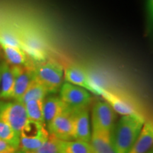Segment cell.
<instances>
[{
  "instance_id": "cell-1",
  "label": "cell",
  "mask_w": 153,
  "mask_h": 153,
  "mask_svg": "<svg viewBox=\"0 0 153 153\" xmlns=\"http://www.w3.org/2000/svg\"><path fill=\"white\" fill-rule=\"evenodd\" d=\"M144 123V118L140 114L122 116L111 131L116 153L129 152Z\"/></svg>"
},
{
  "instance_id": "cell-2",
  "label": "cell",
  "mask_w": 153,
  "mask_h": 153,
  "mask_svg": "<svg viewBox=\"0 0 153 153\" xmlns=\"http://www.w3.org/2000/svg\"><path fill=\"white\" fill-rule=\"evenodd\" d=\"M34 76L49 94H55L60 90L63 83L64 70L56 61L46 59L34 67Z\"/></svg>"
},
{
  "instance_id": "cell-3",
  "label": "cell",
  "mask_w": 153,
  "mask_h": 153,
  "mask_svg": "<svg viewBox=\"0 0 153 153\" xmlns=\"http://www.w3.org/2000/svg\"><path fill=\"white\" fill-rule=\"evenodd\" d=\"M48 135L45 123L28 119L20 132L19 147L24 152H33L46 140Z\"/></svg>"
},
{
  "instance_id": "cell-4",
  "label": "cell",
  "mask_w": 153,
  "mask_h": 153,
  "mask_svg": "<svg viewBox=\"0 0 153 153\" xmlns=\"http://www.w3.org/2000/svg\"><path fill=\"white\" fill-rule=\"evenodd\" d=\"M28 120L24 104L19 101H0V120L10 126L20 136L22 128Z\"/></svg>"
},
{
  "instance_id": "cell-5",
  "label": "cell",
  "mask_w": 153,
  "mask_h": 153,
  "mask_svg": "<svg viewBox=\"0 0 153 153\" xmlns=\"http://www.w3.org/2000/svg\"><path fill=\"white\" fill-rule=\"evenodd\" d=\"M60 98L72 110L86 108L91 101L89 91L69 82L62 83L60 89Z\"/></svg>"
},
{
  "instance_id": "cell-6",
  "label": "cell",
  "mask_w": 153,
  "mask_h": 153,
  "mask_svg": "<svg viewBox=\"0 0 153 153\" xmlns=\"http://www.w3.org/2000/svg\"><path fill=\"white\" fill-rule=\"evenodd\" d=\"M48 124V131L62 140H74L73 110L68 108Z\"/></svg>"
},
{
  "instance_id": "cell-7",
  "label": "cell",
  "mask_w": 153,
  "mask_h": 153,
  "mask_svg": "<svg viewBox=\"0 0 153 153\" xmlns=\"http://www.w3.org/2000/svg\"><path fill=\"white\" fill-rule=\"evenodd\" d=\"M116 114L106 101L96 102L91 110L92 128L112 131L116 124Z\"/></svg>"
},
{
  "instance_id": "cell-8",
  "label": "cell",
  "mask_w": 153,
  "mask_h": 153,
  "mask_svg": "<svg viewBox=\"0 0 153 153\" xmlns=\"http://www.w3.org/2000/svg\"><path fill=\"white\" fill-rule=\"evenodd\" d=\"M64 79L67 82L81 87L95 94H100L101 87L93 85L87 72L77 65H70L65 69Z\"/></svg>"
},
{
  "instance_id": "cell-9",
  "label": "cell",
  "mask_w": 153,
  "mask_h": 153,
  "mask_svg": "<svg viewBox=\"0 0 153 153\" xmlns=\"http://www.w3.org/2000/svg\"><path fill=\"white\" fill-rule=\"evenodd\" d=\"M14 75V94L13 99L19 101L34 78V67L11 65Z\"/></svg>"
},
{
  "instance_id": "cell-10",
  "label": "cell",
  "mask_w": 153,
  "mask_h": 153,
  "mask_svg": "<svg viewBox=\"0 0 153 153\" xmlns=\"http://www.w3.org/2000/svg\"><path fill=\"white\" fill-rule=\"evenodd\" d=\"M73 128L74 140L89 143L91 131L87 107L73 110Z\"/></svg>"
},
{
  "instance_id": "cell-11",
  "label": "cell",
  "mask_w": 153,
  "mask_h": 153,
  "mask_svg": "<svg viewBox=\"0 0 153 153\" xmlns=\"http://www.w3.org/2000/svg\"><path fill=\"white\" fill-rule=\"evenodd\" d=\"M89 143L94 153H116L111 131L92 128Z\"/></svg>"
},
{
  "instance_id": "cell-12",
  "label": "cell",
  "mask_w": 153,
  "mask_h": 153,
  "mask_svg": "<svg viewBox=\"0 0 153 153\" xmlns=\"http://www.w3.org/2000/svg\"><path fill=\"white\" fill-rule=\"evenodd\" d=\"M99 94L102 96L103 98L110 105L116 114L122 115V116L140 114L131 104V103L128 102L127 101L123 99L122 97H119L116 94L107 91L101 87Z\"/></svg>"
},
{
  "instance_id": "cell-13",
  "label": "cell",
  "mask_w": 153,
  "mask_h": 153,
  "mask_svg": "<svg viewBox=\"0 0 153 153\" xmlns=\"http://www.w3.org/2000/svg\"><path fill=\"white\" fill-rule=\"evenodd\" d=\"M153 143V123L152 120L145 121L138 137L128 153H147Z\"/></svg>"
},
{
  "instance_id": "cell-14",
  "label": "cell",
  "mask_w": 153,
  "mask_h": 153,
  "mask_svg": "<svg viewBox=\"0 0 153 153\" xmlns=\"http://www.w3.org/2000/svg\"><path fill=\"white\" fill-rule=\"evenodd\" d=\"M14 94V75L7 62H1L0 99H13Z\"/></svg>"
},
{
  "instance_id": "cell-15",
  "label": "cell",
  "mask_w": 153,
  "mask_h": 153,
  "mask_svg": "<svg viewBox=\"0 0 153 153\" xmlns=\"http://www.w3.org/2000/svg\"><path fill=\"white\" fill-rule=\"evenodd\" d=\"M69 107L60 97H48L43 99V111L44 122L48 123L55 117L68 110Z\"/></svg>"
},
{
  "instance_id": "cell-16",
  "label": "cell",
  "mask_w": 153,
  "mask_h": 153,
  "mask_svg": "<svg viewBox=\"0 0 153 153\" xmlns=\"http://www.w3.org/2000/svg\"><path fill=\"white\" fill-rule=\"evenodd\" d=\"M0 46L2 48L7 62L9 65L14 66L30 65L29 57L22 48L3 43H0Z\"/></svg>"
},
{
  "instance_id": "cell-17",
  "label": "cell",
  "mask_w": 153,
  "mask_h": 153,
  "mask_svg": "<svg viewBox=\"0 0 153 153\" xmlns=\"http://www.w3.org/2000/svg\"><path fill=\"white\" fill-rule=\"evenodd\" d=\"M49 94L48 91L45 87L39 82L34 76L31 83L25 91V93L21 97L19 101L22 104H26L28 101L31 100H38V99H44Z\"/></svg>"
},
{
  "instance_id": "cell-18",
  "label": "cell",
  "mask_w": 153,
  "mask_h": 153,
  "mask_svg": "<svg viewBox=\"0 0 153 153\" xmlns=\"http://www.w3.org/2000/svg\"><path fill=\"white\" fill-rule=\"evenodd\" d=\"M60 152L61 153H94L90 143L78 140H61Z\"/></svg>"
},
{
  "instance_id": "cell-19",
  "label": "cell",
  "mask_w": 153,
  "mask_h": 153,
  "mask_svg": "<svg viewBox=\"0 0 153 153\" xmlns=\"http://www.w3.org/2000/svg\"><path fill=\"white\" fill-rule=\"evenodd\" d=\"M43 99H38L29 101L24 104L28 119L39 123H45L43 118Z\"/></svg>"
},
{
  "instance_id": "cell-20",
  "label": "cell",
  "mask_w": 153,
  "mask_h": 153,
  "mask_svg": "<svg viewBox=\"0 0 153 153\" xmlns=\"http://www.w3.org/2000/svg\"><path fill=\"white\" fill-rule=\"evenodd\" d=\"M0 140L8 143L11 146L18 149L20 143V136L10 126L0 120Z\"/></svg>"
},
{
  "instance_id": "cell-21",
  "label": "cell",
  "mask_w": 153,
  "mask_h": 153,
  "mask_svg": "<svg viewBox=\"0 0 153 153\" xmlns=\"http://www.w3.org/2000/svg\"><path fill=\"white\" fill-rule=\"evenodd\" d=\"M61 140H60L55 135L49 133L46 140L41 145V147L33 152L36 153H61Z\"/></svg>"
},
{
  "instance_id": "cell-22",
  "label": "cell",
  "mask_w": 153,
  "mask_h": 153,
  "mask_svg": "<svg viewBox=\"0 0 153 153\" xmlns=\"http://www.w3.org/2000/svg\"><path fill=\"white\" fill-rule=\"evenodd\" d=\"M145 24L147 33L150 35L152 32L153 25V0H145Z\"/></svg>"
},
{
  "instance_id": "cell-23",
  "label": "cell",
  "mask_w": 153,
  "mask_h": 153,
  "mask_svg": "<svg viewBox=\"0 0 153 153\" xmlns=\"http://www.w3.org/2000/svg\"><path fill=\"white\" fill-rule=\"evenodd\" d=\"M14 149H18L14 148V147L11 146L10 144H9L8 143L5 142V141L2 140H0V152H5V151H8V150H14Z\"/></svg>"
},
{
  "instance_id": "cell-24",
  "label": "cell",
  "mask_w": 153,
  "mask_h": 153,
  "mask_svg": "<svg viewBox=\"0 0 153 153\" xmlns=\"http://www.w3.org/2000/svg\"><path fill=\"white\" fill-rule=\"evenodd\" d=\"M18 150L16 149H14V150H8V151H5V152H0V153H16V151Z\"/></svg>"
},
{
  "instance_id": "cell-25",
  "label": "cell",
  "mask_w": 153,
  "mask_h": 153,
  "mask_svg": "<svg viewBox=\"0 0 153 153\" xmlns=\"http://www.w3.org/2000/svg\"><path fill=\"white\" fill-rule=\"evenodd\" d=\"M16 153H26V152H24V151H22V150H21V151L17 150L16 152Z\"/></svg>"
},
{
  "instance_id": "cell-26",
  "label": "cell",
  "mask_w": 153,
  "mask_h": 153,
  "mask_svg": "<svg viewBox=\"0 0 153 153\" xmlns=\"http://www.w3.org/2000/svg\"><path fill=\"white\" fill-rule=\"evenodd\" d=\"M0 81H1V62H0Z\"/></svg>"
},
{
  "instance_id": "cell-27",
  "label": "cell",
  "mask_w": 153,
  "mask_h": 153,
  "mask_svg": "<svg viewBox=\"0 0 153 153\" xmlns=\"http://www.w3.org/2000/svg\"><path fill=\"white\" fill-rule=\"evenodd\" d=\"M147 153H153V152H152V149H151V150H149V151H148V152H147Z\"/></svg>"
},
{
  "instance_id": "cell-28",
  "label": "cell",
  "mask_w": 153,
  "mask_h": 153,
  "mask_svg": "<svg viewBox=\"0 0 153 153\" xmlns=\"http://www.w3.org/2000/svg\"><path fill=\"white\" fill-rule=\"evenodd\" d=\"M26 153H36L35 152H27Z\"/></svg>"
}]
</instances>
